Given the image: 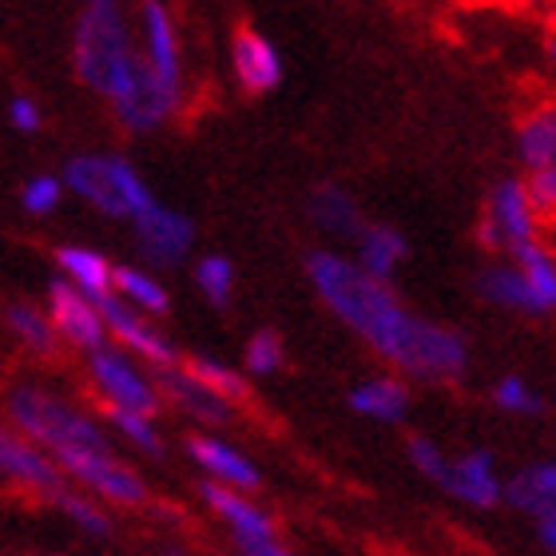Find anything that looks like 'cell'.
<instances>
[{
	"label": "cell",
	"instance_id": "f1b7e54d",
	"mask_svg": "<svg viewBox=\"0 0 556 556\" xmlns=\"http://www.w3.org/2000/svg\"><path fill=\"white\" fill-rule=\"evenodd\" d=\"M116 294L128 299L131 306H139V311H148L151 318H163L172 311L167 287L148 267H136V263H116Z\"/></svg>",
	"mask_w": 556,
	"mask_h": 556
},
{
	"label": "cell",
	"instance_id": "44dd1931",
	"mask_svg": "<svg viewBox=\"0 0 556 556\" xmlns=\"http://www.w3.org/2000/svg\"><path fill=\"white\" fill-rule=\"evenodd\" d=\"M513 148H517V163L525 167V175L556 163V100L529 108V112L517 119Z\"/></svg>",
	"mask_w": 556,
	"mask_h": 556
},
{
	"label": "cell",
	"instance_id": "60d3db41",
	"mask_svg": "<svg viewBox=\"0 0 556 556\" xmlns=\"http://www.w3.org/2000/svg\"><path fill=\"white\" fill-rule=\"evenodd\" d=\"M84 4H96V9H112V4H119V0H84Z\"/></svg>",
	"mask_w": 556,
	"mask_h": 556
},
{
	"label": "cell",
	"instance_id": "3957f363",
	"mask_svg": "<svg viewBox=\"0 0 556 556\" xmlns=\"http://www.w3.org/2000/svg\"><path fill=\"white\" fill-rule=\"evenodd\" d=\"M64 184L80 203H88L92 211L108 215V219L131 223L139 211H148L155 203V191L148 187V179L139 175V167L128 155L116 151H84L72 155L64 163Z\"/></svg>",
	"mask_w": 556,
	"mask_h": 556
},
{
	"label": "cell",
	"instance_id": "836d02e7",
	"mask_svg": "<svg viewBox=\"0 0 556 556\" xmlns=\"http://www.w3.org/2000/svg\"><path fill=\"white\" fill-rule=\"evenodd\" d=\"M493 406L513 417H541L545 414V397L533 382H525L521 374H505L493 386Z\"/></svg>",
	"mask_w": 556,
	"mask_h": 556
},
{
	"label": "cell",
	"instance_id": "ac0fdd59",
	"mask_svg": "<svg viewBox=\"0 0 556 556\" xmlns=\"http://www.w3.org/2000/svg\"><path fill=\"white\" fill-rule=\"evenodd\" d=\"M350 409L374 426H402L414 409V382L406 374L386 370V374H370L362 378L354 390H350Z\"/></svg>",
	"mask_w": 556,
	"mask_h": 556
},
{
	"label": "cell",
	"instance_id": "484cf974",
	"mask_svg": "<svg viewBox=\"0 0 556 556\" xmlns=\"http://www.w3.org/2000/svg\"><path fill=\"white\" fill-rule=\"evenodd\" d=\"M505 258H513V263L525 270V278H529L536 314H556V255L553 251H545L536 239H529V243L513 247Z\"/></svg>",
	"mask_w": 556,
	"mask_h": 556
},
{
	"label": "cell",
	"instance_id": "b9f144b4",
	"mask_svg": "<svg viewBox=\"0 0 556 556\" xmlns=\"http://www.w3.org/2000/svg\"><path fill=\"white\" fill-rule=\"evenodd\" d=\"M553 12H556V4H553Z\"/></svg>",
	"mask_w": 556,
	"mask_h": 556
},
{
	"label": "cell",
	"instance_id": "ba28073f",
	"mask_svg": "<svg viewBox=\"0 0 556 556\" xmlns=\"http://www.w3.org/2000/svg\"><path fill=\"white\" fill-rule=\"evenodd\" d=\"M0 477L9 489L24 493L36 505H52V509L64 497V489L72 485V477L64 473L56 453L45 450L40 441H33L16 426L0 429Z\"/></svg>",
	"mask_w": 556,
	"mask_h": 556
},
{
	"label": "cell",
	"instance_id": "ab89813d",
	"mask_svg": "<svg viewBox=\"0 0 556 556\" xmlns=\"http://www.w3.org/2000/svg\"><path fill=\"white\" fill-rule=\"evenodd\" d=\"M545 60L556 68V24L548 28V36H545Z\"/></svg>",
	"mask_w": 556,
	"mask_h": 556
},
{
	"label": "cell",
	"instance_id": "d590c367",
	"mask_svg": "<svg viewBox=\"0 0 556 556\" xmlns=\"http://www.w3.org/2000/svg\"><path fill=\"white\" fill-rule=\"evenodd\" d=\"M4 119H9V128L16 136H36L45 128V108L36 104L33 96H12L9 108H4Z\"/></svg>",
	"mask_w": 556,
	"mask_h": 556
},
{
	"label": "cell",
	"instance_id": "52a82bcc",
	"mask_svg": "<svg viewBox=\"0 0 556 556\" xmlns=\"http://www.w3.org/2000/svg\"><path fill=\"white\" fill-rule=\"evenodd\" d=\"M56 462L64 465V473H68L76 485L96 493L100 501H108L112 509H148L151 505L148 481H143L128 462H119L112 450L68 445V450H56Z\"/></svg>",
	"mask_w": 556,
	"mask_h": 556
},
{
	"label": "cell",
	"instance_id": "8992f818",
	"mask_svg": "<svg viewBox=\"0 0 556 556\" xmlns=\"http://www.w3.org/2000/svg\"><path fill=\"white\" fill-rule=\"evenodd\" d=\"M199 501H203V509L227 529L235 553H243V556H287L290 553V548L282 545V536H278L275 517L258 505L255 493L203 477V481H199Z\"/></svg>",
	"mask_w": 556,
	"mask_h": 556
},
{
	"label": "cell",
	"instance_id": "d6a6232c",
	"mask_svg": "<svg viewBox=\"0 0 556 556\" xmlns=\"http://www.w3.org/2000/svg\"><path fill=\"white\" fill-rule=\"evenodd\" d=\"M282 366H287V342H282L278 330L263 326L243 342V370L251 378H275Z\"/></svg>",
	"mask_w": 556,
	"mask_h": 556
},
{
	"label": "cell",
	"instance_id": "7a4b0ae2",
	"mask_svg": "<svg viewBox=\"0 0 556 556\" xmlns=\"http://www.w3.org/2000/svg\"><path fill=\"white\" fill-rule=\"evenodd\" d=\"M72 68L88 92L112 104L119 128H128L131 136H148L184 112L151 80L119 4L112 9L84 4L80 21L72 28Z\"/></svg>",
	"mask_w": 556,
	"mask_h": 556
},
{
	"label": "cell",
	"instance_id": "4fadbf2b",
	"mask_svg": "<svg viewBox=\"0 0 556 556\" xmlns=\"http://www.w3.org/2000/svg\"><path fill=\"white\" fill-rule=\"evenodd\" d=\"M131 231H136L139 258L151 267H179L195 251V223L184 211L163 207L160 199L131 219Z\"/></svg>",
	"mask_w": 556,
	"mask_h": 556
},
{
	"label": "cell",
	"instance_id": "cb8c5ba5",
	"mask_svg": "<svg viewBox=\"0 0 556 556\" xmlns=\"http://www.w3.org/2000/svg\"><path fill=\"white\" fill-rule=\"evenodd\" d=\"M52 263H56V275L72 278L76 287L96 294V299H104V294L116 290V263L104 251H96V247L64 243L52 251Z\"/></svg>",
	"mask_w": 556,
	"mask_h": 556
},
{
	"label": "cell",
	"instance_id": "8d00e7d4",
	"mask_svg": "<svg viewBox=\"0 0 556 556\" xmlns=\"http://www.w3.org/2000/svg\"><path fill=\"white\" fill-rule=\"evenodd\" d=\"M525 179H529V191H533V203H536V211H541V219H556V163L536 167V172H529Z\"/></svg>",
	"mask_w": 556,
	"mask_h": 556
},
{
	"label": "cell",
	"instance_id": "7c38bea8",
	"mask_svg": "<svg viewBox=\"0 0 556 556\" xmlns=\"http://www.w3.org/2000/svg\"><path fill=\"white\" fill-rule=\"evenodd\" d=\"M100 306H104L112 342H116V346H124V350H131L139 362H148L151 370H163V366L184 362L179 346L163 334L148 311H139V306H131L128 299H119L116 290H112V294H104V299H100Z\"/></svg>",
	"mask_w": 556,
	"mask_h": 556
},
{
	"label": "cell",
	"instance_id": "ffe728a7",
	"mask_svg": "<svg viewBox=\"0 0 556 556\" xmlns=\"http://www.w3.org/2000/svg\"><path fill=\"white\" fill-rule=\"evenodd\" d=\"M4 330H9L12 342H16L24 354H33V358L52 362L60 350H64V338H60L48 306H36V302H24V299L9 302V306H4Z\"/></svg>",
	"mask_w": 556,
	"mask_h": 556
},
{
	"label": "cell",
	"instance_id": "2e32d148",
	"mask_svg": "<svg viewBox=\"0 0 556 556\" xmlns=\"http://www.w3.org/2000/svg\"><path fill=\"white\" fill-rule=\"evenodd\" d=\"M184 450H187V457H191V465H195L203 477H211V481L247 489V493H255V489L263 485L258 465L251 462L239 445H231V441L219 438V433H211V429L191 433V438L184 441Z\"/></svg>",
	"mask_w": 556,
	"mask_h": 556
},
{
	"label": "cell",
	"instance_id": "4dcf8cb0",
	"mask_svg": "<svg viewBox=\"0 0 556 556\" xmlns=\"http://www.w3.org/2000/svg\"><path fill=\"white\" fill-rule=\"evenodd\" d=\"M235 282H239V270H235L231 258L219 255V251H211V255H203L195 263V287L215 311H227V306H231Z\"/></svg>",
	"mask_w": 556,
	"mask_h": 556
},
{
	"label": "cell",
	"instance_id": "f546056e",
	"mask_svg": "<svg viewBox=\"0 0 556 556\" xmlns=\"http://www.w3.org/2000/svg\"><path fill=\"white\" fill-rule=\"evenodd\" d=\"M184 362H187V370L199 374V378H203L211 390H219L223 397H231L235 406L251 397V374H247L243 366H231V362L215 358V354H191V358H184Z\"/></svg>",
	"mask_w": 556,
	"mask_h": 556
},
{
	"label": "cell",
	"instance_id": "9a60e30c",
	"mask_svg": "<svg viewBox=\"0 0 556 556\" xmlns=\"http://www.w3.org/2000/svg\"><path fill=\"white\" fill-rule=\"evenodd\" d=\"M505 485H509V481L501 477L493 453L465 450L453 457L450 477H445L441 493H450L453 501H462L465 509L489 513V509H497V505H505Z\"/></svg>",
	"mask_w": 556,
	"mask_h": 556
},
{
	"label": "cell",
	"instance_id": "1f68e13d",
	"mask_svg": "<svg viewBox=\"0 0 556 556\" xmlns=\"http://www.w3.org/2000/svg\"><path fill=\"white\" fill-rule=\"evenodd\" d=\"M68 184H64V175H48V172H36L28 175L21 184V211L24 215H33V219H48V215H56L60 203L68 199Z\"/></svg>",
	"mask_w": 556,
	"mask_h": 556
},
{
	"label": "cell",
	"instance_id": "e0dca14e",
	"mask_svg": "<svg viewBox=\"0 0 556 556\" xmlns=\"http://www.w3.org/2000/svg\"><path fill=\"white\" fill-rule=\"evenodd\" d=\"M231 72L247 96H267L282 84L287 64L270 36H263L258 28H239L231 36Z\"/></svg>",
	"mask_w": 556,
	"mask_h": 556
},
{
	"label": "cell",
	"instance_id": "30bf717a",
	"mask_svg": "<svg viewBox=\"0 0 556 556\" xmlns=\"http://www.w3.org/2000/svg\"><path fill=\"white\" fill-rule=\"evenodd\" d=\"M45 306H48V314H52V323H56L60 338H64V346L76 350V354H92V350L112 342V330H108L100 299L88 294V290H80L72 278L56 275L48 282Z\"/></svg>",
	"mask_w": 556,
	"mask_h": 556
},
{
	"label": "cell",
	"instance_id": "83f0119b",
	"mask_svg": "<svg viewBox=\"0 0 556 556\" xmlns=\"http://www.w3.org/2000/svg\"><path fill=\"white\" fill-rule=\"evenodd\" d=\"M104 421L108 429L124 438L136 453L151 457V462H160L163 453H167V441L160 433V421L155 414H143V409H119V406H104Z\"/></svg>",
	"mask_w": 556,
	"mask_h": 556
},
{
	"label": "cell",
	"instance_id": "74e56055",
	"mask_svg": "<svg viewBox=\"0 0 556 556\" xmlns=\"http://www.w3.org/2000/svg\"><path fill=\"white\" fill-rule=\"evenodd\" d=\"M148 509L155 513V521H163V525H184V509H167V505H155V501H151Z\"/></svg>",
	"mask_w": 556,
	"mask_h": 556
},
{
	"label": "cell",
	"instance_id": "8fae6325",
	"mask_svg": "<svg viewBox=\"0 0 556 556\" xmlns=\"http://www.w3.org/2000/svg\"><path fill=\"white\" fill-rule=\"evenodd\" d=\"M139 40H143V64L151 80L184 108V52H179V28L163 0L139 4Z\"/></svg>",
	"mask_w": 556,
	"mask_h": 556
},
{
	"label": "cell",
	"instance_id": "603a6c76",
	"mask_svg": "<svg viewBox=\"0 0 556 556\" xmlns=\"http://www.w3.org/2000/svg\"><path fill=\"white\" fill-rule=\"evenodd\" d=\"M354 258H358L362 270H370L374 278L394 282V275L409 258V243L394 223H366L362 235L354 239Z\"/></svg>",
	"mask_w": 556,
	"mask_h": 556
},
{
	"label": "cell",
	"instance_id": "f35d334b",
	"mask_svg": "<svg viewBox=\"0 0 556 556\" xmlns=\"http://www.w3.org/2000/svg\"><path fill=\"white\" fill-rule=\"evenodd\" d=\"M513 4H521V9H529V12H553L556 0H513Z\"/></svg>",
	"mask_w": 556,
	"mask_h": 556
},
{
	"label": "cell",
	"instance_id": "d6986e66",
	"mask_svg": "<svg viewBox=\"0 0 556 556\" xmlns=\"http://www.w3.org/2000/svg\"><path fill=\"white\" fill-rule=\"evenodd\" d=\"M306 219L314 231H323L326 239H358L366 227V211L358 207V199L350 195L342 184H318L306 195Z\"/></svg>",
	"mask_w": 556,
	"mask_h": 556
},
{
	"label": "cell",
	"instance_id": "5b68a950",
	"mask_svg": "<svg viewBox=\"0 0 556 556\" xmlns=\"http://www.w3.org/2000/svg\"><path fill=\"white\" fill-rule=\"evenodd\" d=\"M84 374H88V386L100 397V406L143 409V414H160L167 406L155 370L148 362H139L131 350L116 346V342L84 354Z\"/></svg>",
	"mask_w": 556,
	"mask_h": 556
},
{
	"label": "cell",
	"instance_id": "6da1fadb",
	"mask_svg": "<svg viewBox=\"0 0 556 556\" xmlns=\"http://www.w3.org/2000/svg\"><path fill=\"white\" fill-rule=\"evenodd\" d=\"M306 278L326 311L409 382L457 386L469 374V338L453 326L414 314L394 294V282L362 270L354 255L311 251Z\"/></svg>",
	"mask_w": 556,
	"mask_h": 556
},
{
	"label": "cell",
	"instance_id": "277c9868",
	"mask_svg": "<svg viewBox=\"0 0 556 556\" xmlns=\"http://www.w3.org/2000/svg\"><path fill=\"white\" fill-rule=\"evenodd\" d=\"M4 417L9 426L40 441L45 450H68V445H96V450H112L108 429L96 421L88 409H80L68 397L52 394L45 386H12L4 397Z\"/></svg>",
	"mask_w": 556,
	"mask_h": 556
},
{
	"label": "cell",
	"instance_id": "e575fe53",
	"mask_svg": "<svg viewBox=\"0 0 556 556\" xmlns=\"http://www.w3.org/2000/svg\"><path fill=\"white\" fill-rule=\"evenodd\" d=\"M406 457L409 465H414L417 473L426 477V481H433V485H445V477H450V465H453V453H445L433 438H426V433H414V438L406 441Z\"/></svg>",
	"mask_w": 556,
	"mask_h": 556
},
{
	"label": "cell",
	"instance_id": "d4e9b609",
	"mask_svg": "<svg viewBox=\"0 0 556 556\" xmlns=\"http://www.w3.org/2000/svg\"><path fill=\"white\" fill-rule=\"evenodd\" d=\"M477 299L489 302V306H501V311L513 314H536L533 290H529V278L517 263H489V267L477 270Z\"/></svg>",
	"mask_w": 556,
	"mask_h": 556
},
{
	"label": "cell",
	"instance_id": "5bb4252c",
	"mask_svg": "<svg viewBox=\"0 0 556 556\" xmlns=\"http://www.w3.org/2000/svg\"><path fill=\"white\" fill-rule=\"evenodd\" d=\"M155 378H160L167 409H175V414L187 417V421H195V426H203V429H223L235 421L231 397H223L219 390H211L199 374L187 370V362L163 366V370H155Z\"/></svg>",
	"mask_w": 556,
	"mask_h": 556
},
{
	"label": "cell",
	"instance_id": "9c48e42d",
	"mask_svg": "<svg viewBox=\"0 0 556 556\" xmlns=\"http://www.w3.org/2000/svg\"><path fill=\"white\" fill-rule=\"evenodd\" d=\"M541 211L533 203V191H529V179L521 175H509L501 179L485 199V211H481V223H477V243L493 251V255H509L513 247L529 243L541 231Z\"/></svg>",
	"mask_w": 556,
	"mask_h": 556
},
{
	"label": "cell",
	"instance_id": "4316f807",
	"mask_svg": "<svg viewBox=\"0 0 556 556\" xmlns=\"http://www.w3.org/2000/svg\"><path fill=\"white\" fill-rule=\"evenodd\" d=\"M56 509L76 525V533L92 536V541H112V536H116V521L108 517L112 505L100 501L96 493H88V489H80L76 481L64 489V497L56 501Z\"/></svg>",
	"mask_w": 556,
	"mask_h": 556
},
{
	"label": "cell",
	"instance_id": "7402d4cb",
	"mask_svg": "<svg viewBox=\"0 0 556 556\" xmlns=\"http://www.w3.org/2000/svg\"><path fill=\"white\" fill-rule=\"evenodd\" d=\"M505 505L533 521L556 517V462L525 465L521 473H513L505 485Z\"/></svg>",
	"mask_w": 556,
	"mask_h": 556
}]
</instances>
